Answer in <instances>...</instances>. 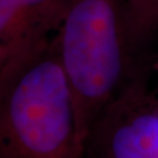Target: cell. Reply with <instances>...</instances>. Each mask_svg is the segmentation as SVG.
<instances>
[{
    "mask_svg": "<svg viewBox=\"0 0 158 158\" xmlns=\"http://www.w3.org/2000/svg\"><path fill=\"white\" fill-rule=\"evenodd\" d=\"M53 44L85 139L104 109L142 74L152 57L136 45L121 0H68Z\"/></svg>",
    "mask_w": 158,
    "mask_h": 158,
    "instance_id": "6da1fadb",
    "label": "cell"
},
{
    "mask_svg": "<svg viewBox=\"0 0 158 158\" xmlns=\"http://www.w3.org/2000/svg\"><path fill=\"white\" fill-rule=\"evenodd\" d=\"M0 158H85L53 38L0 70Z\"/></svg>",
    "mask_w": 158,
    "mask_h": 158,
    "instance_id": "7a4b0ae2",
    "label": "cell"
},
{
    "mask_svg": "<svg viewBox=\"0 0 158 158\" xmlns=\"http://www.w3.org/2000/svg\"><path fill=\"white\" fill-rule=\"evenodd\" d=\"M149 75L131 81L96 119L85 158H158V97Z\"/></svg>",
    "mask_w": 158,
    "mask_h": 158,
    "instance_id": "3957f363",
    "label": "cell"
},
{
    "mask_svg": "<svg viewBox=\"0 0 158 158\" xmlns=\"http://www.w3.org/2000/svg\"><path fill=\"white\" fill-rule=\"evenodd\" d=\"M68 0H0V70L45 44L62 21Z\"/></svg>",
    "mask_w": 158,
    "mask_h": 158,
    "instance_id": "277c9868",
    "label": "cell"
},
{
    "mask_svg": "<svg viewBox=\"0 0 158 158\" xmlns=\"http://www.w3.org/2000/svg\"><path fill=\"white\" fill-rule=\"evenodd\" d=\"M138 49L152 57V46L158 38V0H121Z\"/></svg>",
    "mask_w": 158,
    "mask_h": 158,
    "instance_id": "5b68a950",
    "label": "cell"
}]
</instances>
